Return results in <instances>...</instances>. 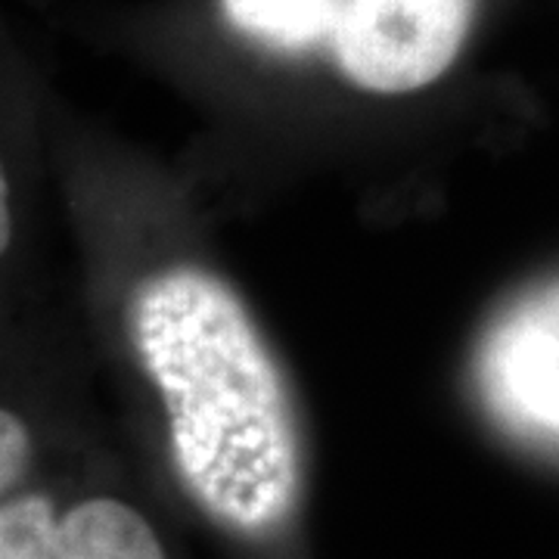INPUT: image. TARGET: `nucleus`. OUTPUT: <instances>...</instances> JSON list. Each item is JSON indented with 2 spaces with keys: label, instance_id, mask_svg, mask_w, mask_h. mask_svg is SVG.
<instances>
[{
  "label": "nucleus",
  "instance_id": "f257e3e1",
  "mask_svg": "<svg viewBox=\"0 0 559 559\" xmlns=\"http://www.w3.org/2000/svg\"><path fill=\"white\" fill-rule=\"evenodd\" d=\"M131 330L168 411L180 479L224 525L277 528L299 498V436L240 296L202 267H171L138 289Z\"/></svg>",
  "mask_w": 559,
  "mask_h": 559
},
{
  "label": "nucleus",
  "instance_id": "f03ea898",
  "mask_svg": "<svg viewBox=\"0 0 559 559\" xmlns=\"http://www.w3.org/2000/svg\"><path fill=\"white\" fill-rule=\"evenodd\" d=\"M473 0H340L333 53L364 91L407 94L457 60Z\"/></svg>",
  "mask_w": 559,
  "mask_h": 559
},
{
  "label": "nucleus",
  "instance_id": "7ed1b4c3",
  "mask_svg": "<svg viewBox=\"0 0 559 559\" xmlns=\"http://www.w3.org/2000/svg\"><path fill=\"white\" fill-rule=\"evenodd\" d=\"M0 559H165L134 507L91 498L60 513L47 495L0 498Z\"/></svg>",
  "mask_w": 559,
  "mask_h": 559
},
{
  "label": "nucleus",
  "instance_id": "20e7f679",
  "mask_svg": "<svg viewBox=\"0 0 559 559\" xmlns=\"http://www.w3.org/2000/svg\"><path fill=\"white\" fill-rule=\"evenodd\" d=\"M557 289L522 305L495 330L481 377L498 414L516 429L557 439L559 429V311Z\"/></svg>",
  "mask_w": 559,
  "mask_h": 559
},
{
  "label": "nucleus",
  "instance_id": "39448f33",
  "mask_svg": "<svg viewBox=\"0 0 559 559\" xmlns=\"http://www.w3.org/2000/svg\"><path fill=\"white\" fill-rule=\"evenodd\" d=\"M240 32L280 50H311L333 38L340 0H221Z\"/></svg>",
  "mask_w": 559,
  "mask_h": 559
},
{
  "label": "nucleus",
  "instance_id": "423d86ee",
  "mask_svg": "<svg viewBox=\"0 0 559 559\" xmlns=\"http://www.w3.org/2000/svg\"><path fill=\"white\" fill-rule=\"evenodd\" d=\"M35 457V436L28 417L0 401V498L20 488Z\"/></svg>",
  "mask_w": 559,
  "mask_h": 559
},
{
  "label": "nucleus",
  "instance_id": "0eeeda50",
  "mask_svg": "<svg viewBox=\"0 0 559 559\" xmlns=\"http://www.w3.org/2000/svg\"><path fill=\"white\" fill-rule=\"evenodd\" d=\"M13 178H10V165L0 146V264L10 255L13 242H16V200H13Z\"/></svg>",
  "mask_w": 559,
  "mask_h": 559
}]
</instances>
